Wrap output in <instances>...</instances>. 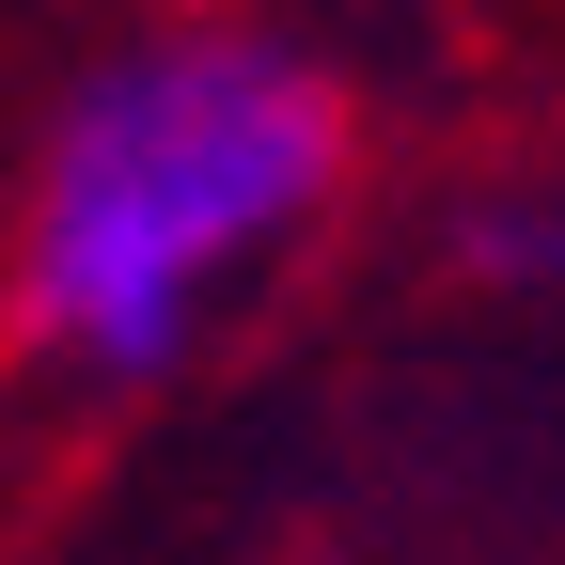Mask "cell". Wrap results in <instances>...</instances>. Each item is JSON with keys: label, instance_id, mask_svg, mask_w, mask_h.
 <instances>
[{"label": "cell", "instance_id": "cell-2", "mask_svg": "<svg viewBox=\"0 0 565 565\" xmlns=\"http://www.w3.org/2000/svg\"><path fill=\"white\" fill-rule=\"evenodd\" d=\"M471 267H503V282H565V189H550V204H487V221H471Z\"/></svg>", "mask_w": 565, "mask_h": 565}, {"label": "cell", "instance_id": "cell-1", "mask_svg": "<svg viewBox=\"0 0 565 565\" xmlns=\"http://www.w3.org/2000/svg\"><path fill=\"white\" fill-rule=\"evenodd\" d=\"M345 173L330 79L252 32H158L63 95L17 221V315L79 377H158L267 252L315 236Z\"/></svg>", "mask_w": 565, "mask_h": 565}]
</instances>
